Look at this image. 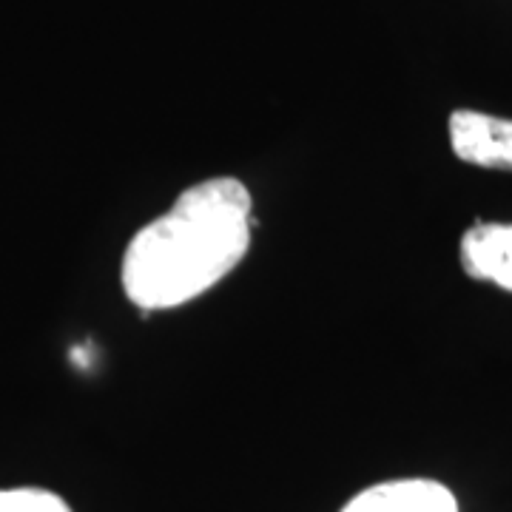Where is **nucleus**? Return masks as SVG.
I'll use <instances>...</instances> for the list:
<instances>
[{"label": "nucleus", "mask_w": 512, "mask_h": 512, "mask_svg": "<svg viewBox=\"0 0 512 512\" xmlns=\"http://www.w3.org/2000/svg\"><path fill=\"white\" fill-rule=\"evenodd\" d=\"M248 245V188L234 177H211L134 234L123 256V291L140 311L177 308L231 274Z\"/></svg>", "instance_id": "f257e3e1"}, {"label": "nucleus", "mask_w": 512, "mask_h": 512, "mask_svg": "<svg viewBox=\"0 0 512 512\" xmlns=\"http://www.w3.org/2000/svg\"><path fill=\"white\" fill-rule=\"evenodd\" d=\"M450 143L464 163L512 171V120L461 109L450 117Z\"/></svg>", "instance_id": "f03ea898"}, {"label": "nucleus", "mask_w": 512, "mask_h": 512, "mask_svg": "<svg viewBox=\"0 0 512 512\" xmlns=\"http://www.w3.org/2000/svg\"><path fill=\"white\" fill-rule=\"evenodd\" d=\"M342 512H458L453 493L427 478L387 481L359 493Z\"/></svg>", "instance_id": "7ed1b4c3"}, {"label": "nucleus", "mask_w": 512, "mask_h": 512, "mask_svg": "<svg viewBox=\"0 0 512 512\" xmlns=\"http://www.w3.org/2000/svg\"><path fill=\"white\" fill-rule=\"evenodd\" d=\"M461 265L467 276L512 291V225L478 222L461 239Z\"/></svg>", "instance_id": "20e7f679"}, {"label": "nucleus", "mask_w": 512, "mask_h": 512, "mask_svg": "<svg viewBox=\"0 0 512 512\" xmlns=\"http://www.w3.org/2000/svg\"><path fill=\"white\" fill-rule=\"evenodd\" d=\"M0 512H72L63 498L46 490L23 487V490H0Z\"/></svg>", "instance_id": "39448f33"}]
</instances>
